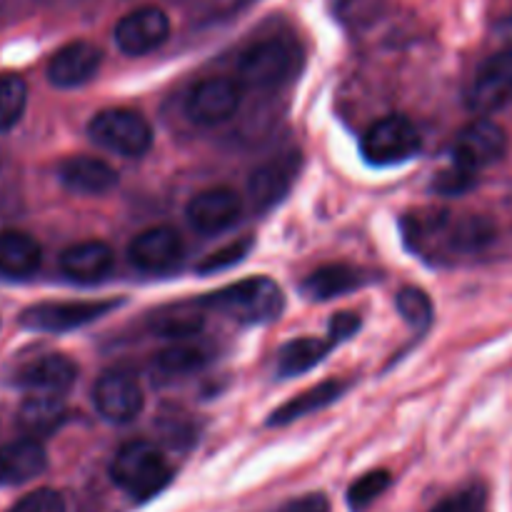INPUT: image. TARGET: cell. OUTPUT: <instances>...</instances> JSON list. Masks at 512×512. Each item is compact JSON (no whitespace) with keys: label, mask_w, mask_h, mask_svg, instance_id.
<instances>
[{"label":"cell","mask_w":512,"mask_h":512,"mask_svg":"<svg viewBox=\"0 0 512 512\" xmlns=\"http://www.w3.org/2000/svg\"><path fill=\"white\" fill-rule=\"evenodd\" d=\"M405 238L408 245L423 258L445 260L448 255L478 253L485 245L493 243L495 228L488 218L480 215H453L415 213L405 220Z\"/></svg>","instance_id":"6da1fadb"},{"label":"cell","mask_w":512,"mask_h":512,"mask_svg":"<svg viewBox=\"0 0 512 512\" xmlns=\"http://www.w3.org/2000/svg\"><path fill=\"white\" fill-rule=\"evenodd\" d=\"M203 305L240 325H263L280 318L285 295L273 278H248L203 295Z\"/></svg>","instance_id":"7a4b0ae2"},{"label":"cell","mask_w":512,"mask_h":512,"mask_svg":"<svg viewBox=\"0 0 512 512\" xmlns=\"http://www.w3.org/2000/svg\"><path fill=\"white\" fill-rule=\"evenodd\" d=\"M110 478L125 495L143 503L168 488V483L173 480V468L158 450V445L133 440L115 453L113 463H110Z\"/></svg>","instance_id":"3957f363"},{"label":"cell","mask_w":512,"mask_h":512,"mask_svg":"<svg viewBox=\"0 0 512 512\" xmlns=\"http://www.w3.org/2000/svg\"><path fill=\"white\" fill-rule=\"evenodd\" d=\"M300 65V50L288 38H265L243 50L238 60V80L243 88L270 90L288 83Z\"/></svg>","instance_id":"277c9868"},{"label":"cell","mask_w":512,"mask_h":512,"mask_svg":"<svg viewBox=\"0 0 512 512\" xmlns=\"http://www.w3.org/2000/svg\"><path fill=\"white\" fill-rule=\"evenodd\" d=\"M88 135L98 148L123 158H140L153 148V128L140 113L128 108H108L93 115Z\"/></svg>","instance_id":"5b68a950"},{"label":"cell","mask_w":512,"mask_h":512,"mask_svg":"<svg viewBox=\"0 0 512 512\" xmlns=\"http://www.w3.org/2000/svg\"><path fill=\"white\" fill-rule=\"evenodd\" d=\"M420 148H423V140H420L418 128L403 115H388L378 120L365 130L360 140L363 158L380 168L408 163L420 153Z\"/></svg>","instance_id":"8992f818"},{"label":"cell","mask_w":512,"mask_h":512,"mask_svg":"<svg viewBox=\"0 0 512 512\" xmlns=\"http://www.w3.org/2000/svg\"><path fill=\"white\" fill-rule=\"evenodd\" d=\"M120 300H80V303H38L20 315V325L35 333H70L115 310Z\"/></svg>","instance_id":"52a82bcc"},{"label":"cell","mask_w":512,"mask_h":512,"mask_svg":"<svg viewBox=\"0 0 512 512\" xmlns=\"http://www.w3.org/2000/svg\"><path fill=\"white\" fill-rule=\"evenodd\" d=\"M508 150V135L498 123L488 118H478L458 130L453 145H450V160L465 168L475 170L488 168L498 163Z\"/></svg>","instance_id":"ba28073f"},{"label":"cell","mask_w":512,"mask_h":512,"mask_svg":"<svg viewBox=\"0 0 512 512\" xmlns=\"http://www.w3.org/2000/svg\"><path fill=\"white\" fill-rule=\"evenodd\" d=\"M168 35L170 18L165 15V10L155 8V5H143L118 20L113 38L120 53L128 58H140V55L158 50L168 40Z\"/></svg>","instance_id":"9c48e42d"},{"label":"cell","mask_w":512,"mask_h":512,"mask_svg":"<svg viewBox=\"0 0 512 512\" xmlns=\"http://www.w3.org/2000/svg\"><path fill=\"white\" fill-rule=\"evenodd\" d=\"M243 100V85L233 78H205L185 98V113L198 125H220L233 118Z\"/></svg>","instance_id":"30bf717a"},{"label":"cell","mask_w":512,"mask_h":512,"mask_svg":"<svg viewBox=\"0 0 512 512\" xmlns=\"http://www.w3.org/2000/svg\"><path fill=\"white\" fill-rule=\"evenodd\" d=\"M93 405L100 418L108 423H133L143 410V390L133 375L123 373V370H108L95 383Z\"/></svg>","instance_id":"8fae6325"},{"label":"cell","mask_w":512,"mask_h":512,"mask_svg":"<svg viewBox=\"0 0 512 512\" xmlns=\"http://www.w3.org/2000/svg\"><path fill=\"white\" fill-rule=\"evenodd\" d=\"M512 103V48L485 60L468 88L470 110L480 115L495 113Z\"/></svg>","instance_id":"7c38bea8"},{"label":"cell","mask_w":512,"mask_h":512,"mask_svg":"<svg viewBox=\"0 0 512 512\" xmlns=\"http://www.w3.org/2000/svg\"><path fill=\"white\" fill-rule=\"evenodd\" d=\"M300 165H303V155L298 150L278 153L265 160L263 165H258L248 180L250 200H253L255 210L275 208L298 180Z\"/></svg>","instance_id":"4fadbf2b"},{"label":"cell","mask_w":512,"mask_h":512,"mask_svg":"<svg viewBox=\"0 0 512 512\" xmlns=\"http://www.w3.org/2000/svg\"><path fill=\"white\" fill-rule=\"evenodd\" d=\"M188 223L200 235H218L233 228L243 215V198L233 188H208L188 203Z\"/></svg>","instance_id":"5bb4252c"},{"label":"cell","mask_w":512,"mask_h":512,"mask_svg":"<svg viewBox=\"0 0 512 512\" xmlns=\"http://www.w3.org/2000/svg\"><path fill=\"white\" fill-rule=\"evenodd\" d=\"M128 258L143 273H165V270H173L183 258V238L178 230L168 225L148 228L135 235L128 248Z\"/></svg>","instance_id":"9a60e30c"},{"label":"cell","mask_w":512,"mask_h":512,"mask_svg":"<svg viewBox=\"0 0 512 512\" xmlns=\"http://www.w3.org/2000/svg\"><path fill=\"white\" fill-rule=\"evenodd\" d=\"M375 280H378V275H375L373 270L355 268V265L348 263H330L313 270V273L300 283V293L308 300L323 303V300L343 298V295L365 288V285L375 283Z\"/></svg>","instance_id":"2e32d148"},{"label":"cell","mask_w":512,"mask_h":512,"mask_svg":"<svg viewBox=\"0 0 512 512\" xmlns=\"http://www.w3.org/2000/svg\"><path fill=\"white\" fill-rule=\"evenodd\" d=\"M103 53L88 40H73L63 45L48 63V80L55 88H78L95 78Z\"/></svg>","instance_id":"e0dca14e"},{"label":"cell","mask_w":512,"mask_h":512,"mask_svg":"<svg viewBox=\"0 0 512 512\" xmlns=\"http://www.w3.org/2000/svg\"><path fill=\"white\" fill-rule=\"evenodd\" d=\"M75 378H78V368H75L73 360L50 353L25 363L15 375V383L28 393L63 395L73 388Z\"/></svg>","instance_id":"ac0fdd59"},{"label":"cell","mask_w":512,"mask_h":512,"mask_svg":"<svg viewBox=\"0 0 512 512\" xmlns=\"http://www.w3.org/2000/svg\"><path fill=\"white\" fill-rule=\"evenodd\" d=\"M58 180L65 190L85 198H98L118 185V173L113 165L90 155H73L58 165Z\"/></svg>","instance_id":"d6986e66"},{"label":"cell","mask_w":512,"mask_h":512,"mask_svg":"<svg viewBox=\"0 0 512 512\" xmlns=\"http://www.w3.org/2000/svg\"><path fill=\"white\" fill-rule=\"evenodd\" d=\"M205 313H208V308L198 298L168 303L148 315V328L158 338L188 340L205 328Z\"/></svg>","instance_id":"ffe728a7"},{"label":"cell","mask_w":512,"mask_h":512,"mask_svg":"<svg viewBox=\"0 0 512 512\" xmlns=\"http://www.w3.org/2000/svg\"><path fill=\"white\" fill-rule=\"evenodd\" d=\"M113 265V248L100 243V240L75 243L65 248L63 255H60V270H63L65 278L75 280V283H98V280L108 278Z\"/></svg>","instance_id":"44dd1931"},{"label":"cell","mask_w":512,"mask_h":512,"mask_svg":"<svg viewBox=\"0 0 512 512\" xmlns=\"http://www.w3.org/2000/svg\"><path fill=\"white\" fill-rule=\"evenodd\" d=\"M48 453L35 438H20L0 448V485H25L45 473Z\"/></svg>","instance_id":"7402d4cb"},{"label":"cell","mask_w":512,"mask_h":512,"mask_svg":"<svg viewBox=\"0 0 512 512\" xmlns=\"http://www.w3.org/2000/svg\"><path fill=\"white\" fill-rule=\"evenodd\" d=\"M348 388L350 383H345V380H325V383L315 385V388L300 393L298 398L280 405V408L268 418V425L270 428H275V425H288V423H295V420L305 418V415L318 413V410L328 408V405H333L335 400L343 398V393Z\"/></svg>","instance_id":"603a6c76"},{"label":"cell","mask_w":512,"mask_h":512,"mask_svg":"<svg viewBox=\"0 0 512 512\" xmlns=\"http://www.w3.org/2000/svg\"><path fill=\"white\" fill-rule=\"evenodd\" d=\"M38 240L30 238L20 230H5L0 233V275L3 278H28L40 268Z\"/></svg>","instance_id":"cb8c5ba5"},{"label":"cell","mask_w":512,"mask_h":512,"mask_svg":"<svg viewBox=\"0 0 512 512\" xmlns=\"http://www.w3.org/2000/svg\"><path fill=\"white\" fill-rule=\"evenodd\" d=\"M68 420V408L60 395L33 393L18 410V425L30 438H45Z\"/></svg>","instance_id":"d4e9b609"},{"label":"cell","mask_w":512,"mask_h":512,"mask_svg":"<svg viewBox=\"0 0 512 512\" xmlns=\"http://www.w3.org/2000/svg\"><path fill=\"white\" fill-rule=\"evenodd\" d=\"M330 350H333V343L323 338L290 340L278 350V365H275L278 378H295V375L308 373L328 358Z\"/></svg>","instance_id":"484cf974"},{"label":"cell","mask_w":512,"mask_h":512,"mask_svg":"<svg viewBox=\"0 0 512 512\" xmlns=\"http://www.w3.org/2000/svg\"><path fill=\"white\" fill-rule=\"evenodd\" d=\"M210 350L203 348V345L193 343H175L170 348L160 350L158 358H155V365L163 370L165 375H173V378H183V375L195 373V370L205 368L210 363Z\"/></svg>","instance_id":"4316f807"},{"label":"cell","mask_w":512,"mask_h":512,"mask_svg":"<svg viewBox=\"0 0 512 512\" xmlns=\"http://www.w3.org/2000/svg\"><path fill=\"white\" fill-rule=\"evenodd\" d=\"M28 88L18 75H0V133H8L23 118Z\"/></svg>","instance_id":"83f0119b"},{"label":"cell","mask_w":512,"mask_h":512,"mask_svg":"<svg viewBox=\"0 0 512 512\" xmlns=\"http://www.w3.org/2000/svg\"><path fill=\"white\" fill-rule=\"evenodd\" d=\"M395 308L403 315L405 323L418 330V333L428 330V325L433 323V303H430L428 293L420 288H413V285L398 290V295H395Z\"/></svg>","instance_id":"f1b7e54d"},{"label":"cell","mask_w":512,"mask_h":512,"mask_svg":"<svg viewBox=\"0 0 512 512\" xmlns=\"http://www.w3.org/2000/svg\"><path fill=\"white\" fill-rule=\"evenodd\" d=\"M393 485V475L388 470H370L363 478L355 480L348 488V505L353 512H363L375 503L385 490Z\"/></svg>","instance_id":"f546056e"},{"label":"cell","mask_w":512,"mask_h":512,"mask_svg":"<svg viewBox=\"0 0 512 512\" xmlns=\"http://www.w3.org/2000/svg\"><path fill=\"white\" fill-rule=\"evenodd\" d=\"M475 183H478V173H475V170L450 160L448 168L435 173L433 183H430V190L438 195H445V198H455V195H465L468 190H473Z\"/></svg>","instance_id":"4dcf8cb0"},{"label":"cell","mask_w":512,"mask_h":512,"mask_svg":"<svg viewBox=\"0 0 512 512\" xmlns=\"http://www.w3.org/2000/svg\"><path fill=\"white\" fill-rule=\"evenodd\" d=\"M253 245H255L253 235H245V238L233 240V243H228L225 248L210 253L208 258L198 265V273L213 275V273H220V270H228V268H233V265L243 263L245 255L250 253V248H253Z\"/></svg>","instance_id":"1f68e13d"},{"label":"cell","mask_w":512,"mask_h":512,"mask_svg":"<svg viewBox=\"0 0 512 512\" xmlns=\"http://www.w3.org/2000/svg\"><path fill=\"white\" fill-rule=\"evenodd\" d=\"M433 512H490L488 508V490L483 485H468L458 493L448 495L435 505Z\"/></svg>","instance_id":"d6a6232c"},{"label":"cell","mask_w":512,"mask_h":512,"mask_svg":"<svg viewBox=\"0 0 512 512\" xmlns=\"http://www.w3.org/2000/svg\"><path fill=\"white\" fill-rule=\"evenodd\" d=\"M8 512H65V500L55 490L40 488L20 498Z\"/></svg>","instance_id":"836d02e7"},{"label":"cell","mask_w":512,"mask_h":512,"mask_svg":"<svg viewBox=\"0 0 512 512\" xmlns=\"http://www.w3.org/2000/svg\"><path fill=\"white\" fill-rule=\"evenodd\" d=\"M360 325H363L360 315H355V313H338L333 320H330V330H328L330 338L328 340L333 345L343 343V340L353 338V335L358 333Z\"/></svg>","instance_id":"e575fe53"},{"label":"cell","mask_w":512,"mask_h":512,"mask_svg":"<svg viewBox=\"0 0 512 512\" xmlns=\"http://www.w3.org/2000/svg\"><path fill=\"white\" fill-rule=\"evenodd\" d=\"M283 512H330V500L323 493H310L285 505Z\"/></svg>","instance_id":"d590c367"}]
</instances>
